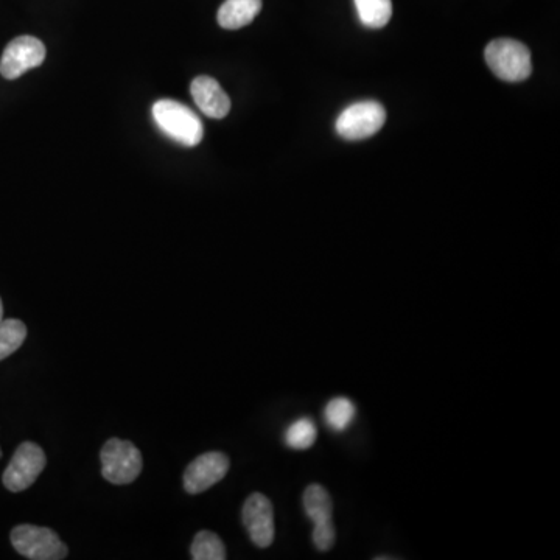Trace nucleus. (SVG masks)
I'll use <instances>...</instances> for the list:
<instances>
[{"mask_svg":"<svg viewBox=\"0 0 560 560\" xmlns=\"http://www.w3.org/2000/svg\"><path fill=\"white\" fill-rule=\"evenodd\" d=\"M11 543L21 556L32 560L66 559V543L46 526L19 525L11 531Z\"/></svg>","mask_w":560,"mask_h":560,"instance_id":"nucleus-4","label":"nucleus"},{"mask_svg":"<svg viewBox=\"0 0 560 560\" xmlns=\"http://www.w3.org/2000/svg\"><path fill=\"white\" fill-rule=\"evenodd\" d=\"M100 459H102L103 478L116 486L136 481L144 467V459L139 448L133 442L117 438L109 439L103 445Z\"/></svg>","mask_w":560,"mask_h":560,"instance_id":"nucleus-3","label":"nucleus"},{"mask_svg":"<svg viewBox=\"0 0 560 560\" xmlns=\"http://www.w3.org/2000/svg\"><path fill=\"white\" fill-rule=\"evenodd\" d=\"M386 111L377 102H358L341 112L336 120V133L346 140H363L382 130Z\"/></svg>","mask_w":560,"mask_h":560,"instance_id":"nucleus-5","label":"nucleus"},{"mask_svg":"<svg viewBox=\"0 0 560 560\" xmlns=\"http://www.w3.org/2000/svg\"><path fill=\"white\" fill-rule=\"evenodd\" d=\"M190 553L195 560H224L228 557L223 540L210 531H200L196 534Z\"/></svg>","mask_w":560,"mask_h":560,"instance_id":"nucleus-14","label":"nucleus"},{"mask_svg":"<svg viewBox=\"0 0 560 560\" xmlns=\"http://www.w3.org/2000/svg\"><path fill=\"white\" fill-rule=\"evenodd\" d=\"M27 338V327L19 319L0 322V361L13 355Z\"/></svg>","mask_w":560,"mask_h":560,"instance_id":"nucleus-15","label":"nucleus"},{"mask_svg":"<svg viewBox=\"0 0 560 560\" xmlns=\"http://www.w3.org/2000/svg\"><path fill=\"white\" fill-rule=\"evenodd\" d=\"M243 525L251 537L252 543L259 548H268L274 542L273 504L263 494H252L243 504Z\"/></svg>","mask_w":560,"mask_h":560,"instance_id":"nucleus-9","label":"nucleus"},{"mask_svg":"<svg viewBox=\"0 0 560 560\" xmlns=\"http://www.w3.org/2000/svg\"><path fill=\"white\" fill-rule=\"evenodd\" d=\"M318 438L315 422L310 417H301L288 427L285 442L294 450H307Z\"/></svg>","mask_w":560,"mask_h":560,"instance_id":"nucleus-17","label":"nucleus"},{"mask_svg":"<svg viewBox=\"0 0 560 560\" xmlns=\"http://www.w3.org/2000/svg\"><path fill=\"white\" fill-rule=\"evenodd\" d=\"M229 466L231 462L224 453H203L187 466L184 473V489L192 495L206 492L228 475Z\"/></svg>","mask_w":560,"mask_h":560,"instance_id":"nucleus-8","label":"nucleus"},{"mask_svg":"<svg viewBox=\"0 0 560 560\" xmlns=\"http://www.w3.org/2000/svg\"><path fill=\"white\" fill-rule=\"evenodd\" d=\"M484 58L489 69L500 80L518 83L531 77V52L520 41L509 38L495 39L487 44Z\"/></svg>","mask_w":560,"mask_h":560,"instance_id":"nucleus-2","label":"nucleus"},{"mask_svg":"<svg viewBox=\"0 0 560 560\" xmlns=\"http://www.w3.org/2000/svg\"><path fill=\"white\" fill-rule=\"evenodd\" d=\"M46 60V46L35 36L14 38L0 60V74L7 80H16L27 70L41 66Z\"/></svg>","mask_w":560,"mask_h":560,"instance_id":"nucleus-7","label":"nucleus"},{"mask_svg":"<svg viewBox=\"0 0 560 560\" xmlns=\"http://www.w3.org/2000/svg\"><path fill=\"white\" fill-rule=\"evenodd\" d=\"M0 455H2V452H0Z\"/></svg>","mask_w":560,"mask_h":560,"instance_id":"nucleus-19","label":"nucleus"},{"mask_svg":"<svg viewBox=\"0 0 560 560\" xmlns=\"http://www.w3.org/2000/svg\"><path fill=\"white\" fill-rule=\"evenodd\" d=\"M4 321V304H2V299H0V322Z\"/></svg>","mask_w":560,"mask_h":560,"instance_id":"nucleus-18","label":"nucleus"},{"mask_svg":"<svg viewBox=\"0 0 560 560\" xmlns=\"http://www.w3.org/2000/svg\"><path fill=\"white\" fill-rule=\"evenodd\" d=\"M46 464V453L38 444L22 442L2 476L4 486L10 492H24L38 480V476L46 469Z\"/></svg>","mask_w":560,"mask_h":560,"instance_id":"nucleus-6","label":"nucleus"},{"mask_svg":"<svg viewBox=\"0 0 560 560\" xmlns=\"http://www.w3.org/2000/svg\"><path fill=\"white\" fill-rule=\"evenodd\" d=\"M190 94L196 106L210 119H224L231 111V98L215 78L196 77L190 84Z\"/></svg>","mask_w":560,"mask_h":560,"instance_id":"nucleus-10","label":"nucleus"},{"mask_svg":"<svg viewBox=\"0 0 560 560\" xmlns=\"http://www.w3.org/2000/svg\"><path fill=\"white\" fill-rule=\"evenodd\" d=\"M304 509L308 518L315 526L333 525L332 523V498L329 492L319 484L308 486L304 492Z\"/></svg>","mask_w":560,"mask_h":560,"instance_id":"nucleus-12","label":"nucleus"},{"mask_svg":"<svg viewBox=\"0 0 560 560\" xmlns=\"http://www.w3.org/2000/svg\"><path fill=\"white\" fill-rule=\"evenodd\" d=\"M361 24L368 28H383L392 18L391 0H354Z\"/></svg>","mask_w":560,"mask_h":560,"instance_id":"nucleus-13","label":"nucleus"},{"mask_svg":"<svg viewBox=\"0 0 560 560\" xmlns=\"http://www.w3.org/2000/svg\"><path fill=\"white\" fill-rule=\"evenodd\" d=\"M262 0H226L218 10L217 21L226 30H238L256 19Z\"/></svg>","mask_w":560,"mask_h":560,"instance_id":"nucleus-11","label":"nucleus"},{"mask_svg":"<svg viewBox=\"0 0 560 560\" xmlns=\"http://www.w3.org/2000/svg\"><path fill=\"white\" fill-rule=\"evenodd\" d=\"M355 414H357V408H355L354 402L346 397H336V399L330 400L324 410L327 425L333 431L347 430L349 425L354 422Z\"/></svg>","mask_w":560,"mask_h":560,"instance_id":"nucleus-16","label":"nucleus"},{"mask_svg":"<svg viewBox=\"0 0 560 560\" xmlns=\"http://www.w3.org/2000/svg\"><path fill=\"white\" fill-rule=\"evenodd\" d=\"M151 114L159 130L172 137L178 144L184 147H196L203 140V122L184 103L164 98L154 103Z\"/></svg>","mask_w":560,"mask_h":560,"instance_id":"nucleus-1","label":"nucleus"}]
</instances>
